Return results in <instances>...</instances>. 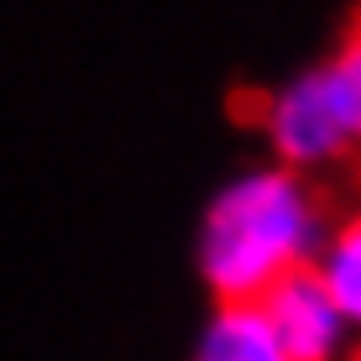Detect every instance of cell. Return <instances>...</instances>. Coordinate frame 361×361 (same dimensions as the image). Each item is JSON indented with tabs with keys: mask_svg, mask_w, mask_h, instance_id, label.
Listing matches in <instances>:
<instances>
[{
	"mask_svg": "<svg viewBox=\"0 0 361 361\" xmlns=\"http://www.w3.org/2000/svg\"><path fill=\"white\" fill-rule=\"evenodd\" d=\"M189 361H288L262 304H215Z\"/></svg>",
	"mask_w": 361,
	"mask_h": 361,
	"instance_id": "cell-4",
	"label": "cell"
},
{
	"mask_svg": "<svg viewBox=\"0 0 361 361\" xmlns=\"http://www.w3.org/2000/svg\"><path fill=\"white\" fill-rule=\"evenodd\" d=\"M325 204L293 168L252 163L209 194L194 235V267L215 304H257L283 278L314 267L325 246Z\"/></svg>",
	"mask_w": 361,
	"mask_h": 361,
	"instance_id": "cell-1",
	"label": "cell"
},
{
	"mask_svg": "<svg viewBox=\"0 0 361 361\" xmlns=\"http://www.w3.org/2000/svg\"><path fill=\"white\" fill-rule=\"evenodd\" d=\"M319 79H325V94L335 105V116H341L345 136H351V147L361 152V27H351L341 37V47H335L330 58H319Z\"/></svg>",
	"mask_w": 361,
	"mask_h": 361,
	"instance_id": "cell-6",
	"label": "cell"
},
{
	"mask_svg": "<svg viewBox=\"0 0 361 361\" xmlns=\"http://www.w3.org/2000/svg\"><path fill=\"white\" fill-rule=\"evenodd\" d=\"M314 278L330 288V298L341 304L351 335L361 341V209L341 215L325 231V246L314 252Z\"/></svg>",
	"mask_w": 361,
	"mask_h": 361,
	"instance_id": "cell-5",
	"label": "cell"
},
{
	"mask_svg": "<svg viewBox=\"0 0 361 361\" xmlns=\"http://www.w3.org/2000/svg\"><path fill=\"white\" fill-rule=\"evenodd\" d=\"M257 304H262L272 335L283 341L288 361H345V351L356 345L341 304H335L330 288L314 278V267L283 278L278 288H267Z\"/></svg>",
	"mask_w": 361,
	"mask_h": 361,
	"instance_id": "cell-3",
	"label": "cell"
},
{
	"mask_svg": "<svg viewBox=\"0 0 361 361\" xmlns=\"http://www.w3.org/2000/svg\"><path fill=\"white\" fill-rule=\"evenodd\" d=\"M345 361H361V341L351 345V351H345Z\"/></svg>",
	"mask_w": 361,
	"mask_h": 361,
	"instance_id": "cell-7",
	"label": "cell"
},
{
	"mask_svg": "<svg viewBox=\"0 0 361 361\" xmlns=\"http://www.w3.org/2000/svg\"><path fill=\"white\" fill-rule=\"evenodd\" d=\"M257 136H262V147H267V163L293 168V173H304V178H314V173L345 163V157L356 152L314 63L288 73L278 90L262 94V105H257Z\"/></svg>",
	"mask_w": 361,
	"mask_h": 361,
	"instance_id": "cell-2",
	"label": "cell"
}]
</instances>
